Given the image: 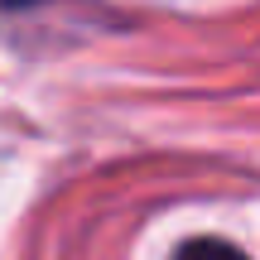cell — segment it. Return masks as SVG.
Segmentation results:
<instances>
[{
  "label": "cell",
  "mask_w": 260,
  "mask_h": 260,
  "mask_svg": "<svg viewBox=\"0 0 260 260\" xmlns=\"http://www.w3.org/2000/svg\"><path fill=\"white\" fill-rule=\"evenodd\" d=\"M178 260H246L236 246H226V241H188L183 251H178Z\"/></svg>",
  "instance_id": "obj_1"
},
{
  "label": "cell",
  "mask_w": 260,
  "mask_h": 260,
  "mask_svg": "<svg viewBox=\"0 0 260 260\" xmlns=\"http://www.w3.org/2000/svg\"><path fill=\"white\" fill-rule=\"evenodd\" d=\"M5 10H24V5H44V0H0Z\"/></svg>",
  "instance_id": "obj_2"
}]
</instances>
